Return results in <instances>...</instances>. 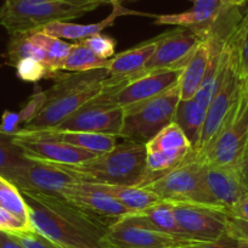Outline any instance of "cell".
I'll return each mask as SVG.
<instances>
[{
  "instance_id": "6da1fadb",
  "label": "cell",
  "mask_w": 248,
  "mask_h": 248,
  "mask_svg": "<svg viewBox=\"0 0 248 248\" xmlns=\"http://www.w3.org/2000/svg\"><path fill=\"white\" fill-rule=\"evenodd\" d=\"M108 77L106 68L62 75L54 87L45 92L44 106L25 128H55L63 119L95 99L102 92Z\"/></svg>"
},
{
  "instance_id": "7a4b0ae2",
  "label": "cell",
  "mask_w": 248,
  "mask_h": 248,
  "mask_svg": "<svg viewBox=\"0 0 248 248\" xmlns=\"http://www.w3.org/2000/svg\"><path fill=\"white\" fill-rule=\"evenodd\" d=\"M146 155L145 144L127 140L79 164L57 167L72 173L82 183L141 186L147 176Z\"/></svg>"
},
{
  "instance_id": "3957f363",
  "label": "cell",
  "mask_w": 248,
  "mask_h": 248,
  "mask_svg": "<svg viewBox=\"0 0 248 248\" xmlns=\"http://www.w3.org/2000/svg\"><path fill=\"white\" fill-rule=\"evenodd\" d=\"M94 8H82L56 0H5L0 8V25L9 34L42 31L57 21L82 17Z\"/></svg>"
},
{
  "instance_id": "277c9868",
  "label": "cell",
  "mask_w": 248,
  "mask_h": 248,
  "mask_svg": "<svg viewBox=\"0 0 248 248\" xmlns=\"http://www.w3.org/2000/svg\"><path fill=\"white\" fill-rule=\"evenodd\" d=\"M179 100L178 82L163 94L123 108V124L118 137L140 144L149 142L163 128L173 123Z\"/></svg>"
},
{
  "instance_id": "5b68a950",
  "label": "cell",
  "mask_w": 248,
  "mask_h": 248,
  "mask_svg": "<svg viewBox=\"0 0 248 248\" xmlns=\"http://www.w3.org/2000/svg\"><path fill=\"white\" fill-rule=\"evenodd\" d=\"M248 144V90H241L213 144L199 156L202 164L236 168Z\"/></svg>"
},
{
  "instance_id": "8992f818",
  "label": "cell",
  "mask_w": 248,
  "mask_h": 248,
  "mask_svg": "<svg viewBox=\"0 0 248 248\" xmlns=\"http://www.w3.org/2000/svg\"><path fill=\"white\" fill-rule=\"evenodd\" d=\"M30 211L33 230L62 248H106L104 238L97 237L68 220L43 202L23 195Z\"/></svg>"
},
{
  "instance_id": "52a82bcc",
  "label": "cell",
  "mask_w": 248,
  "mask_h": 248,
  "mask_svg": "<svg viewBox=\"0 0 248 248\" xmlns=\"http://www.w3.org/2000/svg\"><path fill=\"white\" fill-rule=\"evenodd\" d=\"M104 243L106 248H181L192 241L161 232L140 212H133L112 221Z\"/></svg>"
},
{
  "instance_id": "ba28073f",
  "label": "cell",
  "mask_w": 248,
  "mask_h": 248,
  "mask_svg": "<svg viewBox=\"0 0 248 248\" xmlns=\"http://www.w3.org/2000/svg\"><path fill=\"white\" fill-rule=\"evenodd\" d=\"M248 199V190L236 168L202 164L200 181V203L230 209Z\"/></svg>"
},
{
  "instance_id": "9c48e42d",
  "label": "cell",
  "mask_w": 248,
  "mask_h": 248,
  "mask_svg": "<svg viewBox=\"0 0 248 248\" xmlns=\"http://www.w3.org/2000/svg\"><path fill=\"white\" fill-rule=\"evenodd\" d=\"M156 39V49L152 56L144 68L132 77L162 70H183L203 40L197 33L186 27L169 31Z\"/></svg>"
},
{
  "instance_id": "30bf717a",
  "label": "cell",
  "mask_w": 248,
  "mask_h": 248,
  "mask_svg": "<svg viewBox=\"0 0 248 248\" xmlns=\"http://www.w3.org/2000/svg\"><path fill=\"white\" fill-rule=\"evenodd\" d=\"M201 170L202 163L194 158L192 152L191 156L183 163L142 187L154 191L163 201L173 203H200Z\"/></svg>"
},
{
  "instance_id": "8fae6325",
  "label": "cell",
  "mask_w": 248,
  "mask_h": 248,
  "mask_svg": "<svg viewBox=\"0 0 248 248\" xmlns=\"http://www.w3.org/2000/svg\"><path fill=\"white\" fill-rule=\"evenodd\" d=\"M176 221L187 240L214 241L226 232L225 211L201 203H174Z\"/></svg>"
},
{
  "instance_id": "7c38bea8",
  "label": "cell",
  "mask_w": 248,
  "mask_h": 248,
  "mask_svg": "<svg viewBox=\"0 0 248 248\" xmlns=\"http://www.w3.org/2000/svg\"><path fill=\"white\" fill-rule=\"evenodd\" d=\"M123 117L124 111L122 107L104 101L97 95L51 129L105 133L118 137L123 124Z\"/></svg>"
},
{
  "instance_id": "4fadbf2b",
  "label": "cell",
  "mask_w": 248,
  "mask_h": 248,
  "mask_svg": "<svg viewBox=\"0 0 248 248\" xmlns=\"http://www.w3.org/2000/svg\"><path fill=\"white\" fill-rule=\"evenodd\" d=\"M21 192L62 196L66 190L80 183L77 176L54 164L28 161L10 181Z\"/></svg>"
},
{
  "instance_id": "5bb4252c",
  "label": "cell",
  "mask_w": 248,
  "mask_h": 248,
  "mask_svg": "<svg viewBox=\"0 0 248 248\" xmlns=\"http://www.w3.org/2000/svg\"><path fill=\"white\" fill-rule=\"evenodd\" d=\"M13 140L30 161L56 166H75L92 159L96 155L71 146L56 140L42 139L23 134L20 130L13 134Z\"/></svg>"
},
{
  "instance_id": "9a60e30c",
  "label": "cell",
  "mask_w": 248,
  "mask_h": 248,
  "mask_svg": "<svg viewBox=\"0 0 248 248\" xmlns=\"http://www.w3.org/2000/svg\"><path fill=\"white\" fill-rule=\"evenodd\" d=\"M62 197L79 209L100 219H117L132 213L116 199L101 191L89 183H78L71 186Z\"/></svg>"
},
{
  "instance_id": "2e32d148",
  "label": "cell",
  "mask_w": 248,
  "mask_h": 248,
  "mask_svg": "<svg viewBox=\"0 0 248 248\" xmlns=\"http://www.w3.org/2000/svg\"><path fill=\"white\" fill-rule=\"evenodd\" d=\"M225 6L226 4H224L221 0H197L192 9L187 11L156 16V25L190 28L202 39H204L214 21L218 18Z\"/></svg>"
},
{
  "instance_id": "e0dca14e",
  "label": "cell",
  "mask_w": 248,
  "mask_h": 248,
  "mask_svg": "<svg viewBox=\"0 0 248 248\" xmlns=\"http://www.w3.org/2000/svg\"><path fill=\"white\" fill-rule=\"evenodd\" d=\"M18 130L23 134L31 135V137L65 142V144L71 145V146L92 152L96 156L113 150L117 146V138H118L116 135L105 134V133L67 132V130H55L51 129V128H47V129H27V128H22V129Z\"/></svg>"
},
{
  "instance_id": "ac0fdd59",
  "label": "cell",
  "mask_w": 248,
  "mask_h": 248,
  "mask_svg": "<svg viewBox=\"0 0 248 248\" xmlns=\"http://www.w3.org/2000/svg\"><path fill=\"white\" fill-rule=\"evenodd\" d=\"M123 15H140V14L124 9L121 4H114L113 11L100 22L90 23V25H78V23H71L66 21H57V22H51L45 26L42 32L51 37L60 38V39L84 40L93 35L100 34L105 28L111 27L117 17Z\"/></svg>"
},
{
  "instance_id": "d6986e66",
  "label": "cell",
  "mask_w": 248,
  "mask_h": 248,
  "mask_svg": "<svg viewBox=\"0 0 248 248\" xmlns=\"http://www.w3.org/2000/svg\"><path fill=\"white\" fill-rule=\"evenodd\" d=\"M174 123L183 130L189 140L194 155L199 151L206 122V108L201 106L195 99L179 100L174 113Z\"/></svg>"
},
{
  "instance_id": "ffe728a7",
  "label": "cell",
  "mask_w": 248,
  "mask_h": 248,
  "mask_svg": "<svg viewBox=\"0 0 248 248\" xmlns=\"http://www.w3.org/2000/svg\"><path fill=\"white\" fill-rule=\"evenodd\" d=\"M209 60V46L206 39L202 40L192 54L191 59L186 63L181 71L179 78V88H180V99H194L196 93L201 87L203 78L206 76L207 66Z\"/></svg>"
},
{
  "instance_id": "44dd1931",
  "label": "cell",
  "mask_w": 248,
  "mask_h": 248,
  "mask_svg": "<svg viewBox=\"0 0 248 248\" xmlns=\"http://www.w3.org/2000/svg\"><path fill=\"white\" fill-rule=\"evenodd\" d=\"M157 39L123 51L108 60L107 72L112 77H132L144 68L156 49Z\"/></svg>"
},
{
  "instance_id": "7402d4cb",
  "label": "cell",
  "mask_w": 248,
  "mask_h": 248,
  "mask_svg": "<svg viewBox=\"0 0 248 248\" xmlns=\"http://www.w3.org/2000/svg\"><path fill=\"white\" fill-rule=\"evenodd\" d=\"M93 185L116 199L132 213L144 211L152 204L161 201V199L154 191L142 186L109 185V184H93Z\"/></svg>"
},
{
  "instance_id": "603a6c76",
  "label": "cell",
  "mask_w": 248,
  "mask_h": 248,
  "mask_svg": "<svg viewBox=\"0 0 248 248\" xmlns=\"http://www.w3.org/2000/svg\"><path fill=\"white\" fill-rule=\"evenodd\" d=\"M140 213L147 219L150 225L161 232L167 235L174 236V237L187 240L181 232L180 228L176 221L175 213H174V203L169 201H158L157 203L152 204L149 208L144 209ZM190 241V240H187ZM194 242V241H192Z\"/></svg>"
},
{
  "instance_id": "cb8c5ba5",
  "label": "cell",
  "mask_w": 248,
  "mask_h": 248,
  "mask_svg": "<svg viewBox=\"0 0 248 248\" xmlns=\"http://www.w3.org/2000/svg\"><path fill=\"white\" fill-rule=\"evenodd\" d=\"M32 57L45 65V51L35 37V32L15 33L8 43V62L15 67L20 60Z\"/></svg>"
},
{
  "instance_id": "d4e9b609",
  "label": "cell",
  "mask_w": 248,
  "mask_h": 248,
  "mask_svg": "<svg viewBox=\"0 0 248 248\" xmlns=\"http://www.w3.org/2000/svg\"><path fill=\"white\" fill-rule=\"evenodd\" d=\"M35 37L45 51V66L49 70L50 78L59 79L62 76L61 66L70 54L72 44H68L60 38L45 34L42 31H35Z\"/></svg>"
},
{
  "instance_id": "484cf974",
  "label": "cell",
  "mask_w": 248,
  "mask_h": 248,
  "mask_svg": "<svg viewBox=\"0 0 248 248\" xmlns=\"http://www.w3.org/2000/svg\"><path fill=\"white\" fill-rule=\"evenodd\" d=\"M108 60L97 56L92 49L82 42L72 44L70 54L61 66V71L66 72H88V71L107 68Z\"/></svg>"
},
{
  "instance_id": "4316f807",
  "label": "cell",
  "mask_w": 248,
  "mask_h": 248,
  "mask_svg": "<svg viewBox=\"0 0 248 248\" xmlns=\"http://www.w3.org/2000/svg\"><path fill=\"white\" fill-rule=\"evenodd\" d=\"M30 161L14 142L13 135L0 130V176L11 181L16 171Z\"/></svg>"
},
{
  "instance_id": "83f0119b",
  "label": "cell",
  "mask_w": 248,
  "mask_h": 248,
  "mask_svg": "<svg viewBox=\"0 0 248 248\" xmlns=\"http://www.w3.org/2000/svg\"><path fill=\"white\" fill-rule=\"evenodd\" d=\"M146 152L154 151H184L192 152L191 145L183 130L175 123H170L161 130L156 137L145 144Z\"/></svg>"
},
{
  "instance_id": "f1b7e54d",
  "label": "cell",
  "mask_w": 248,
  "mask_h": 248,
  "mask_svg": "<svg viewBox=\"0 0 248 248\" xmlns=\"http://www.w3.org/2000/svg\"><path fill=\"white\" fill-rule=\"evenodd\" d=\"M0 207H3L4 209L31 225L30 211H28L25 197L22 196L20 190L15 185H13L10 181L5 180L4 178L1 179V184H0Z\"/></svg>"
},
{
  "instance_id": "f546056e",
  "label": "cell",
  "mask_w": 248,
  "mask_h": 248,
  "mask_svg": "<svg viewBox=\"0 0 248 248\" xmlns=\"http://www.w3.org/2000/svg\"><path fill=\"white\" fill-rule=\"evenodd\" d=\"M226 233L237 241H248V199L226 209Z\"/></svg>"
},
{
  "instance_id": "4dcf8cb0",
  "label": "cell",
  "mask_w": 248,
  "mask_h": 248,
  "mask_svg": "<svg viewBox=\"0 0 248 248\" xmlns=\"http://www.w3.org/2000/svg\"><path fill=\"white\" fill-rule=\"evenodd\" d=\"M236 32H237L238 68H240L241 80L248 90V6L242 14Z\"/></svg>"
},
{
  "instance_id": "1f68e13d",
  "label": "cell",
  "mask_w": 248,
  "mask_h": 248,
  "mask_svg": "<svg viewBox=\"0 0 248 248\" xmlns=\"http://www.w3.org/2000/svg\"><path fill=\"white\" fill-rule=\"evenodd\" d=\"M15 68L17 77L26 82H38L43 78H50V72L46 66L32 57L20 60Z\"/></svg>"
},
{
  "instance_id": "d6a6232c",
  "label": "cell",
  "mask_w": 248,
  "mask_h": 248,
  "mask_svg": "<svg viewBox=\"0 0 248 248\" xmlns=\"http://www.w3.org/2000/svg\"><path fill=\"white\" fill-rule=\"evenodd\" d=\"M83 44L92 49L99 57L105 60H109L113 57L116 50V40L107 35H102L101 33L93 37L87 38L84 40H79Z\"/></svg>"
},
{
  "instance_id": "836d02e7",
  "label": "cell",
  "mask_w": 248,
  "mask_h": 248,
  "mask_svg": "<svg viewBox=\"0 0 248 248\" xmlns=\"http://www.w3.org/2000/svg\"><path fill=\"white\" fill-rule=\"evenodd\" d=\"M0 231H5L9 233L35 232L32 226L26 224L3 207H0Z\"/></svg>"
},
{
  "instance_id": "e575fe53",
  "label": "cell",
  "mask_w": 248,
  "mask_h": 248,
  "mask_svg": "<svg viewBox=\"0 0 248 248\" xmlns=\"http://www.w3.org/2000/svg\"><path fill=\"white\" fill-rule=\"evenodd\" d=\"M45 99H46L45 92H39L37 93V94L33 95L30 99V101H28V104L23 107L22 111L18 112L21 123H25L26 125L28 122L32 121V119L39 113L40 109L43 108V106H44L45 104Z\"/></svg>"
},
{
  "instance_id": "d590c367",
  "label": "cell",
  "mask_w": 248,
  "mask_h": 248,
  "mask_svg": "<svg viewBox=\"0 0 248 248\" xmlns=\"http://www.w3.org/2000/svg\"><path fill=\"white\" fill-rule=\"evenodd\" d=\"M11 235L15 236L26 248H62L37 232L11 233Z\"/></svg>"
},
{
  "instance_id": "8d00e7d4",
  "label": "cell",
  "mask_w": 248,
  "mask_h": 248,
  "mask_svg": "<svg viewBox=\"0 0 248 248\" xmlns=\"http://www.w3.org/2000/svg\"><path fill=\"white\" fill-rule=\"evenodd\" d=\"M238 241L231 237L228 233H224L220 237L214 241H207V242H192L189 245L183 246L181 248H237Z\"/></svg>"
},
{
  "instance_id": "74e56055",
  "label": "cell",
  "mask_w": 248,
  "mask_h": 248,
  "mask_svg": "<svg viewBox=\"0 0 248 248\" xmlns=\"http://www.w3.org/2000/svg\"><path fill=\"white\" fill-rule=\"evenodd\" d=\"M21 123L20 121V114L15 113V112H9L6 111L3 114L1 118V124H0V130L6 134L13 135L18 130L17 125Z\"/></svg>"
},
{
  "instance_id": "f35d334b",
  "label": "cell",
  "mask_w": 248,
  "mask_h": 248,
  "mask_svg": "<svg viewBox=\"0 0 248 248\" xmlns=\"http://www.w3.org/2000/svg\"><path fill=\"white\" fill-rule=\"evenodd\" d=\"M236 170H237L242 184L248 190V144L246 146L245 151H243L242 156H241L240 161H238L237 166H236Z\"/></svg>"
},
{
  "instance_id": "ab89813d",
  "label": "cell",
  "mask_w": 248,
  "mask_h": 248,
  "mask_svg": "<svg viewBox=\"0 0 248 248\" xmlns=\"http://www.w3.org/2000/svg\"><path fill=\"white\" fill-rule=\"evenodd\" d=\"M0 248H26L17 238L11 233L0 231Z\"/></svg>"
},
{
  "instance_id": "60d3db41",
  "label": "cell",
  "mask_w": 248,
  "mask_h": 248,
  "mask_svg": "<svg viewBox=\"0 0 248 248\" xmlns=\"http://www.w3.org/2000/svg\"><path fill=\"white\" fill-rule=\"evenodd\" d=\"M56 1L70 4V5H73V6H82V8L96 9L97 6L101 5L97 0H56Z\"/></svg>"
},
{
  "instance_id": "b9f144b4",
  "label": "cell",
  "mask_w": 248,
  "mask_h": 248,
  "mask_svg": "<svg viewBox=\"0 0 248 248\" xmlns=\"http://www.w3.org/2000/svg\"><path fill=\"white\" fill-rule=\"evenodd\" d=\"M221 1H223L224 4H226V5L236 6V8H242L247 0H221Z\"/></svg>"
},
{
  "instance_id": "7bdbcfd3",
  "label": "cell",
  "mask_w": 248,
  "mask_h": 248,
  "mask_svg": "<svg viewBox=\"0 0 248 248\" xmlns=\"http://www.w3.org/2000/svg\"><path fill=\"white\" fill-rule=\"evenodd\" d=\"M100 4H112V5H114V4H121V1H123V0H97Z\"/></svg>"
},
{
  "instance_id": "ee69618b",
  "label": "cell",
  "mask_w": 248,
  "mask_h": 248,
  "mask_svg": "<svg viewBox=\"0 0 248 248\" xmlns=\"http://www.w3.org/2000/svg\"><path fill=\"white\" fill-rule=\"evenodd\" d=\"M237 248H248V241H238Z\"/></svg>"
},
{
  "instance_id": "f6af8a7d",
  "label": "cell",
  "mask_w": 248,
  "mask_h": 248,
  "mask_svg": "<svg viewBox=\"0 0 248 248\" xmlns=\"http://www.w3.org/2000/svg\"><path fill=\"white\" fill-rule=\"evenodd\" d=\"M190 1H192V3H195V1H197V0H190Z\"/></svg>"
}]
</instances>
